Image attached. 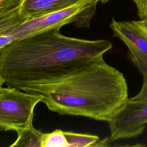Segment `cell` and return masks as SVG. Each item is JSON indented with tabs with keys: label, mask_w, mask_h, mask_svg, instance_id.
Wrapping results in <instances>:
<instances>
[{
	"label": "cell",
	"mask_w": 147,
	"mask_h": 147,
	"mask_svg": "<svg viewBox=\"0 0 147 147\" xmlns=\"http://www.w3.org/2000/svg\"><path fill=\"white\" fill-rule=\"evenodd\" d=\"M24 0H0V19L19 10Z\"/></svg>",
	"instance_id": "12"
},
{
	"label": "cell",
	"mask_w": 147,
	"mask_h": 147,
	"mask_svg": "<svg viewBox=\"0 0 147 147\" xmlns=\"http://www.w3.org/2000/svg\"><path fill=\"white\" fill-rule=\"evenodd\" d=\"M3 83H5V81L3 79V78L1 77V76L0 75V88L2 86Z\"/></svg>",
	"instance_id": "17"
},
{
	"label": "cell",
	"mask_w": 147,
	"mask_h": 147,
	"mask_svg": "<svg viewBox=\"0 0 147 147\" xmlns=\"http://www.w3.org/2000/svg\"><path fill=\"white\" fill-rule=\"evenodd\" d=\"M137 23L140 26L143 32L147 37V18L144 19H140L139 21H136Z\"/></svg>",
	"instance_id": "16"
},
{
	"label": "cell",
	"mask_w": 147,
	"mask_h": 147,
	"mask_svg": "<svg viewBox=\"0 0 147 147\" xmlns=\"http://www.w3.org/2000/svg\"><path fill=\"white\" fill-rule=\"evenodd\" d=\"M68 147L64 131L56 129L52 132L43 133L41 141V147Z\"/></svg>",
	"instance_id": "11"
},
{
	"label": "cell",
	"mask_w": 147,
	"mask_h": 147,
	"mask_svg": "<svg viewBox=\"0 0 147 147\" xmlns=\"http://www.w3.org/2000/svg\"><path fill=\"white\" fill-rule=\"evenodd\" d=\"M99 1L86 0L58 11L28 19L15 29L14 41L44 31L60 29L68 24H74L77 28H88Z\"/></svg>",
	"instance_id": "3"
},
{
	"label": "cell",
	"mask_w": 147,
	"mask_h": 147,
	"mask_svg": "<svg viewBox=\"0 0 147 147\" xmlns=\"http://www.w3.org/2000/svg\"><path fill=\"white\" fill-rule=\"evenodd\" d=\"M113 141L111 137H107L106 138L101 141H99V140L94 143L91 146H110V142Z\"/></svg>",
	"instance_id": "15"
},
{
	"label": "cell",
	"mask_w": 147,
	"mask_h": 147,
	"mask_svg": "<svg viewBox=\"0 0 147 147\" xmlns=\"http://www.w3.org/2000/svg\"><path fill=\"white\" fill-rule=\"evenodd\" d=\"M67 140L68 147H84L91 146L97 142L99 138L95 135L78 133L73 131H64Z\"/></svg>",
	"instance_id": "10"
},
{
	"label": "cell",
	"mask_w": 147,
	"mask_h": 147,
	"mask_svg": "<svg viewBox=\"0 0 147 147\" xmlns=\"http://www.w3.org/2000/svg\"><path fill=\"white\" fill-rule=\"evenodd\" d=\"M109 124L113 141L138 137L147 124V102H134L128 99Z\"/></svg>",
	"instance_id": "5"
},
{
	"label": "cell",
	"mask_w": 147,
	"mask_h": 147,
	"mask_svg": "<svg viewBox=\"0 0 147 147\" xmlns=\"http://www.w3.org/2000/svg\"><path fill=\"white\" fill-rule=\"evenodd\" d=\"M16 87L0 88V129L18 131L32 124L33 111L41 101L39 94Z\"/></svg>",
	"instance_id": "4"
},
{
	"label": "cell",
	"mask_w": 147,
	"mask_h": 147,
	"mask_svg": "<svg viewBox=\"0 0 147 147\" xmlns=\"http://www.w3.org/2000/svg\"><path fill=\"white\" fill-rule=\"evenodd\" d=\"M41 95V102L61 115L88 117L109 122L129 99L123 74L100 56L72 74L57 80L21 87Z\"/></svg>",
	"instance_id": "2"
},
{
	"label": "cell",
	"mask_w": 147,
	"mask_h": 147,
	"mask_svg": "<svg viewBox=\"0 0 147 147\" xmlns=\"http://www.w3.org/2000/svg\"><path fill=\"white\" fill-rule=\"evenodd\" d=\"M44 31L0 49V75L8 87L53 81L70 75L111 49L108 40H87Z\"/></svg>",
	"instance_id": "1"
},
{
	"label": "cell",
	"mask_w": 147,
	"mask_h": 147,
	"mask_svg": "<svg viewBox=\"0 0 147 147\" xmlns=\"http://www.w3.org/2000/svg\"><path fill=\"white\" fill-rule=\"evenodd\" d=\"M99 1H101V2H102V3H106V2H107L109 0H99Z\"/></svg>",
	"instance_id": "18"
},
{
	"label": "cell",
	"mask_w": 147,
	"mask_h": 147,
	"mask_svg": "<svg viewBox=\"0 0 147 147\" xmlns=\"http://www.w3.org/2000/svg\"><path fill=\"white\" fill-rule=\"evenodd\" d=\"M18 137L10 147H41L43 133L36 130L33 124L17 131Z\"/></svg>",
	"instance_id": "9"
},
{
	"label": "cell",
	"mask_w": 147,
	"mask_h": 147,
	"mask_svg": "<svg viewBox=\"0 0 147 147\" xmlns=\"http://www.w3.org/2000/svg\"><path fill=\"white\" fill-rule=\"evenodd\" d=\"M113 36L123 42L128 48V57L143 75L147 71V37L136 21H118L110 24Z\"/></svg>",
	"instance_id": "6"
},
{
	"label": "cell",
	"mask_w": 147,
	"mask_h": 147,
	"mask_svg": "<svg viewBox=\"0 0 147 147\" xmlns=\"http://www.w3.org/2000/svg\"><path fill=\"white\" fill-rule=\"evenodd\" d=\"M143 83L140 92L134 96L129 98L130 100L138 102H147V71L142 75Z\"/></svg>",
	"instance_id": "13"
},
{
	"label": "cell",
	"mask_w": 147,
	"mask_h": 147,
	"mask_svg": "<svg viewBox=\"0 0 147 147\" xmlns=\"http://www.w3.org/2000/svg\"><path fill=\"white\" fill-rule=\"evenodd\" d=\"M86 0H24L19 12L30 19L58 11Z\"/></svg>",
	"instance_id": "7"
},
{
	"label": "cell",
	"mask_w": 147,
	"mask_h": 147,
	"mask_svg": "<svg viewBox=\"0 0 147 147\" xmlns=\"http://www.w3.org/2000/svg\"><path fill=\"white\" fill-rule=\"evenodd\" d=\"M28 19L19 10L0 19V49L14 41L15 29Z\"/></svg>",
	"instance_id": "8"
},
{
	"label": "cell",
	"mask_w": 147,
	"mask_h": 147,
	"mask_svg": "<svg viewBox=\"0 0 147 147\" xmlns=\"http://www.w3.org/2000/svg\"><path fill=\"white\" fill-rule=\"evenodd\" d=\"M136 5L140 19L147 18V0H132Z\"/></svg>",
	"instance_id": "14"
}]
</instances>
